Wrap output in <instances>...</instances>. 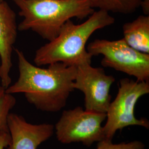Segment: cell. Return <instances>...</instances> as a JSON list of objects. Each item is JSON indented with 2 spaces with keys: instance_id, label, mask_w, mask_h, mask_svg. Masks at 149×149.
<instances>
[{
  "instance_id": "cell-1",
  "label": "cell",
  "mask_w": 149,
  "mask_h": 149,
  "mask_svg": "<svg viewBox=\"0 0 149 149\" xmlns=\"http://www.w3.org/2000/svg\"><path fill=\"white\" fill-rule=\"evenodd\" d=\"M19 76L6 91L12 95L23 93L27 101L43 112H59L66 106L74 90L77 68L62 63L48 65L46 68L31 63L23 52L15 49Z\"/></svg>"
},
{
  "instance_id": "cell-2",
  "label": "cell",
  "mask_w": 149,
  "mask_h": 149,
  "mask_svg": "<svg viewBox=\"0 0 149 149\" xmlns=\"http://www.w3.org/2000/svg\"><path fill=\"white\" fill-rule=\"evenodd\" d=\"M115 18L108 12L94 11L86 21L79 24L71 19L66 22L58 36L40 47L36 52L34 63L38 66L55 63L78 66L91 64L92 56L86 49V44L94 32L111 26Z\"/></svg>"
},
{
  "instance_id": "cell-3",
  "label": "cell",
  "mask_w": 149,
  "mask_h": 149,
  "mask_svg": "<svg viewBox=\"0 0 149 149\" xmlns=\"http://www.w3.org/2000/svg\"><path fill=\"white\" fill-rule=\"evenodd\" d=\"M23 20L20 31H32L48 42L56 37L73 18L84 19L94 12L88 0H12Z\"/></svg>"
},
{
  "instance_id": "cell-4",
  "label": "cell",
  "mask_w": 149,
  "mask_h": 149,
  "mask_svg": "<svg viewBox=\"0 0 149 149\" xmlns=\"http://www.w3.org/2000/svg\"><path fill=\"white\" fill-rule=\"evenodd\" d=\"M149 93V81H138L124 78L119 82L117 95L106 112V122L103 126L104 139L112 140L118 130L129 126L149 128V120L135 116L139 100Z\"/></svg>"
},
{
  "instance_id": "cell-5",
  "label": "cell",
  "mask_w": 149,
  "mask_h": 149,
  "mask_svg": "<svg viewBox=\"0 0 149 149\" xmlns=\"http://www.w3.org/2000/svg\"><path fill=\"white\" fill-rule=\"evenodd\" d=\"M91 55H102L101 64L129 76L138 81H149V54L129 46L124 39L109 40L97 39L87 47Z\"/></svg>"
},
{
  "instance_id": "cell-6",
  "label": "cell",
  "mask_w": 149,
  "mask_h": 149,
  "mask_svg": "<svg viewBox=\"0 0 149 149\" xmlns=\"http://www.w3.org/2000/svg\"><path fill=\"white\" fill-rule=\"evenodd\" d=\"M106 119L105 113L76 107L63 111L54 126V133L61 144L78 143L90 147L104 139L102 123Z\"/></svg>"
},
{
  "instance_id": "cell-7",
  "label": "cell",
  "mask_w": 149,
  "mask_h": 149,
  "mask_svg": "<svg viewBox=\"0 0 149 149\" xmlns=\"http://www.w3.org/2000/svg\"><path fill=\"white\" fill-rule=\"evenodd\" d=\"M74 88L84 95L85 109L106 113L111 102L110 89L115 81L103 68H94L86 63L76 67Z\"/></svg>"
},
{
  "instance_id": "cell-8",
  "label": "cell",
  "mask_w": 149,
  "mask_h": 149,
  "mask_svg": "<svg viewBox=\"0 0 149 149\" xmlns=\"http://www.w3.org/2000/svg\"><path fill=\"white\" fill-rule=\"evenodd\" d=\"M8 127L11 143L7 149H37L54 134L53 124H33L23 116L12 113L8 117Z\"/></svg>"
},
{
  "instance_id": "cell-9",
  "label": "cell",
  "mask_w": 149,
  "mask_h": 149,
  "mask_svg": "<svg viewBox=\"0 0 149 149\" xmlns=\"http://www.w3.org/2000/svg\"><path fill=\"white\" fill-rule=\"evenodd\" d=\"M18 31L15 11L5 1L0 2V81L6 89L12 81V55Z\"/></svg>"
},
{
  "instance_id": "cell-10",
  "label": "cell",
  "mask_w": 149,
  "mask_h": 149,
  "mask_svg": "<svg viewBox=\"0 0 149 149\" xmlns=\"http://www.w3.org/2000/svg\"><path fill=\"white\" fill-rule=\"evenodd\" d=\"M124 40L139 52L149 54V16L140 15L123 26Z\"/></svg>"
},
{
  "instance_id": "cell-11",
  "label": "cell",
  "mask_w": 149,
  "mask_h": 149,
  "mask_svg": "<svg viewBox=\"0 0 149 149\" xmlns=\"http://www.w3.org/2000/svg\"><path fill=\"white\" fill-rule=\"evenodd\" d=\"M93 8L107 12L130 14L140 7L143 0H88Z\"/></svg>"
},
{
  "instance_id": "cell-12",
  "label": "cell",
  "mask_w": 149,
  "mask_h": 149,
  "mask_svg": "<svg viewBox=\"0 0 149 149\" xmlns=\"http://www.w3.org/2000/svg\"><path fill=\"white\" fill-rule=\"evenodd\" d=\"M16 103L13 95L7 93L6 88L0 86V132L9 133L8 117Z\"/></svg>"
},
{
  "instance_id": "cell-13",
  "label": "cell",
  "mask_w": 149,
  "mask_h": 149,
  "mask_svg": "<svg viewBox=\"0 0 149 149\" xmlns=\"http://www.w3.org/2000/svg\"><path fill=\"white\" fill-rule=\"evenodd\" d=\"M145 145L140 141L135 140L128 143L114 144L112 140L104 139L97 142L96 149H144Z\"/></svg>"
},
{
  "instance_id": "cell-14",
  "label": "cell",
  "mask_w": 149,
  "mask_h": 149,
  "mask_svg": "<svg viewBox=\"0 0 149 149\" xmlns=\"http://www.w3.org/2000/svg\"><path fill=\"white\" fill-rule=\"evenodd\" d=\"M11 143V136L9 133L0 132V149H8Z\"/></svg>"
},
{
  "instance_id": "cell-15",
  "label": "cell",
  "mask_w": 149,
  "mask_h": 149,
  "mask_svg": "<svg viewBox=\"0 0 149 149\" xmlns=\"http://www.w3.org/2000/svg\"><path fill=\"white\" fill-rule=\"evenodd\" d=\"M140 7H141L144 15H149V0H143Z\"/></svg>"
},
{
  "instance_id": "cell-16",
  "label": "cell",
  "mask_w": 149,
  "mask_h": 149,
  "mask_svg": "<svg viewBox=\"0 0 149 149\" xmlns=\"http://www.w3.org/2000/svg\"><path fill=\"white\" fill-rule=\"evenodd\" d=\"M5 1V0H0V2H1V1Z\"/></svg>"
},
{
  "instance_id": "cell-17",
  "label": "cell",
  "mask_w": 149,
  "mask_h": 149,
  "mask_svg": "<svg viewBox=\"0 0 149 149\" xmlns=\"http://www.w3.org/2000/svg\"></svg>"
}]
</instances>
